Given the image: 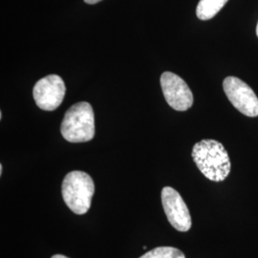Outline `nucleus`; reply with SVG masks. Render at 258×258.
<instances>
[{"instance_id": "1", "label": "nucleus", "mask_w": 258, "mask_h": 258, "mask_svg": "<svg viewBox=\"0 0 258 258\" xmlns=\"http://www.w3.org/2000/svg\"><path fill=\"white\" fill-rule=\"evenodd\" d=\"M192 159L205 177L213 182L224 181L231 172V161L221 143L203 140L194 145Z\"/></svg>"}, {"instance_id": "2", "label": "nucleus", "mask_w": 258, "mask_h": 258, "mask_svg": "<svg viewBox=\"0 0 258 258\" xmlns=\"http://www.w3.org/2000/svg\"><path fill=\"white\" fill-rule=\"evenodd\" d=\"M60 132L70 143L91 141L95 136V115L91 104L80 102L72 105L65 113Z\"/></svg>"}, {"instance_id": "3", "label": "nucleus", "mask_w": 258, "mask_h": 258, "mask_svg": "<svg viewBox=\"0 0 258 258\" xmlns=\"http://www.w3.org/2000/svg\"><path fill=\"white\" fill-rule=\"evenodd\" d=\"M62 198L67 207L76 214L89 211L95 194V184L91 176L75 170L65 176L61 185Z\"/></svg>"}, {"instance_id": "4", "label": "nucleus", "mask_w": 258, "mask_h": 258, "mask_svg": "<svg viewBox=\"0 0 258 258\" xmlns=\"http://www.w3.org/2000/svg\"><path fill=\"white\" fill-rule=\"evenodd\" d=\"M223 88L231 104L248 117H257L258 98L249 85L236 77L224 80Z\"/></svg>"}, {"instance_id": "5", "label": "nucleus", "mask_w": 258, "mask_h": 258, "mask_svg": "<svg viewBox=\"0 0 258 258\" xmlns=\"http://www.w3.org/2000/svg\"><path fill=\"white\" fill-rule=\"evenodd\" d=\"M66 93L64 82L57 75H49L40 79L33 89L37 106L45 111H54L63 102Z\"/></svg>"}, {"instance_id": "6", "label": "nucleus", "mask_w": 258, "mask_h": 258, "mask_svg": "<svg viewBox=\"0 0 258 258\" xmlns=\"http://www.w3.org/2000/svg\"><path fill=\"white\" fill-rule=\"evenodd\" d=\"M160 83L170 107L177 111H185L192 106L194 95L182 78L171 72H165L161 76Z\"/></svg>"}, {"instance_id": "7", "label": "nucleus", "mask_w": 258, "mask_h": 258, "mask_svg": "<svg viewBox=\"0 0 258 258\" xmlns=\"http://www.w3.org/2000/svg\"><path fill=\"white\" fill-rule=\"evenodd\" d=\"M162 204L167 220L179 231L191 228V217L182 196L174 188L166 186L162 190Z\"/></svg>"}, {"instance_id": "8", "label": "nucleus", "mask_w": 258, "mask_h": 258, "mask_svg": "<svg viewBox=\"0 0 258 258\" xmlns=\"http://www.w3.org/2000/svg\"><path fill=\"white\" fill-rule=\"evenodd\" d=\"M229 0H200L196 15L201 20H209L214 18Z\"/></svg>"}, {"instance_id": "9", "label": "nucleus", "mask_w": 258, "mask_h": 258, "mask_svg": "<svg viewBox=\"0 0 258 258\" xmlns=\"http://www.w3.org/2000/svg\"><path fill=\"white\" fill-rule=\"evenodd\" d=\"M140 258H185L180 249L172 247H158L151 249Z\"/></svg>"}, {"instance_id": "10", "label": "nucleus", "mask_w": 258, "mask_h": 258, "mask_svg": "<svg viewBox=\"0 0 258 258\" xmlns=\"http://www.w3.org/2000/svg\"><path fill=\"white\" fill-rule=\"evenodd\" d=\"M100 1L102 0H84V2L87 4H96V3H99Z\"/></svg>"}, {"instance_id": "11", "label": "nucleus", "mask_w": 258, "mask_h": 258, "mask_svg": "<svg viewBox=\"0 0 258 258\" xmlns=\"http://www.w3.org/2000/svg\"><path fill=\"white\" fill-rule=\"evenodd\" d=\"M52 258H68L67 256H64V255H61V254H55V255H53Z\"/></svg>"}, {"instance_id": "12", "label": "nucleus", "mask_w": 258, "mask_h": 258, "mask_svg": "<svg viewBox=\"0 0 258 258\" xmlns=\"http://www.w3.org/2000/svg\"><path fill=\"white\" fill-rule=\"evenodd\" d=\"M256 35H257V37H258V23H257V26H256Z\"/></svg>"}]
</instances>
